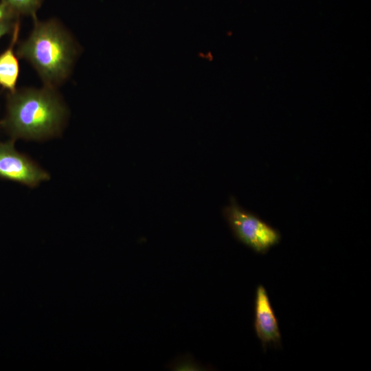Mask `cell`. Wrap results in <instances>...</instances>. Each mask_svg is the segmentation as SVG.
Segmentation results:
<instances>
[{
    "instance_id": "6da1fadb",
    "label": "cell",
    "mask_w": 371,
    "mask_h": 371,
    "mask_svg": "<svg viewBox=\"0 0 371 371\" xmlns=\"http://www.w3.org/2000/svg\"><path fill=\"white\" fill-rule=\"evenodd\" d=\"M66 109L54 88L15 90L8 95L1 125L12 139H41L60 131Z\"/></svg>"
},
{
    "instance_id": "7a4b0ae2",
    "label": "cell",
    "mask_w": 371,
    "mask_h": 371,
    "mask_svg": "<svg viewBox=\"0 0 371 371\" xmlns=\"http://www.w3.org/2000/svg\"><path fill=\"white\" fill-rule=\"evenodd\" d=\"M33 18L34 28L19 45L16 55L33 65L45 86L55 88L70 74L76 55L74 42L57 21Z\"/></svg>"
},
{
    "instance_id": "3957f363",
    "label": "cell",
    "mask_w": 371,
    "mask_h": 371,
    "mask_svg": "<svg viewBox=\"0 0 371 371\" xmlns=\"http://www.w3.org/2000/svg\"><path fill=\"white\" fill-rule=\"evenodd\" d=\"M223 214L236 238L258 254L267 253L281 239L278 230L240 206L234 198Z\"/></svg>"
},
{
    "instance_id": "277c9868",
    "label": "cell",
    "mask_w": 371,
    "mask_h": 371,
    "mask_svg": "<svg viewBox=\"0 0 371 371\" xmlns=\"http://www.w3.org/2000/svg\"><path fill=\"white\" fill-rule=\"evenodd\" d=\"M14 140L0 143V177L30 187L49 179L47 172L14 148Z\"/></svg>"
},
{
    "instance_id": "5b68a950",
    "label": "cell",
    "mask_w": 371,
    "mask_h": 371,
    "mask_svg": "<svg viewBox=\"0 0 371 371\" xmlns=\"http://www.w3.org/2000/svg\"><path fill=\"white\" fill-rule=\"evenodd\" d=\"M254 328L265 349L268 345H281L278 320L267 291L262 285L258 286L256 292Z\"/></svg>"
},
{
    "instance_id": "8992f818",
    "label": "cell",
    "mask_w": 371,
    "mask_h": 371,
    "mask_svg": "<svg viewBox=\"0 0 371 371\" xmlns=\"http://www.w3.org/2000/svg\"><path fill=\"white\" fill-rule=\"evenodd\" d=\"M19 32V23L17 21L12 30L10 46L0 54V85L14 92L19 73L18 60L14 53V47L17 41Z\"/></svg>"
},
{
    "instance_id": "52a82bcc",
    "label": "cell",
    "mask_w": 371,
    "mask_h": 371,
    "mask_svg": "<svg viewBox=\"0 0 371 371\" xmlns=\"http://www.w3.org/2000/svg\"><path fill=\"white\" fill-rule=\"evenodd\" d=\"M7 4L18 16L19 14L36 16L43 0H1Z\"/></svg>"
},
{
    "instance_id": "ba28073f",
    "label": "cell",
    "mask_w": 371,
    "mask_h": 371,
    "mask_svg": "<svg viewBox=\"0 0 371 371\" xmlns=\"http://www.w3.org/2000/svg\"><path fill=\"white\" fill-rule=\"evenodd\" d=\"M18 15L5 3L0 2V23L15 19Z\"/></svg>"
},
{
    "instance_id": "9c48e42d",
    "label": "cell",
    "mask_w": 371,
    "mask_h": 371,
    "mask_svg": "<svg viewBox=\"0 0 371 371\" xmlns=\"http://www.w3.org/2000/svg\"><path fill=\"white\" fill-rule=\"evenodd\" d=\"M12 20H6L0 23V38L10 32H12L16 22Z\"/></svg>"
}]
</instances>
